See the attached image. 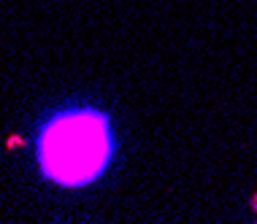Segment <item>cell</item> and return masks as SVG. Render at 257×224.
<instances>
[{
    "label": "cell",
    "mask_w": 257,
    "mask_h": 224,
    "mask_svg": "<svg viewBox=\"0 0 257 224\" xmlns=\"http://www.w3.org/2000/svg\"><path fill=\"white\" fill-rule=\"evenodd\" d=\"M108 157L106 124L95 114H71L52 122L41 141V162L62 184L89 181Z\"/></svg>",
    "instance_id": "1"
}]
</instances>
